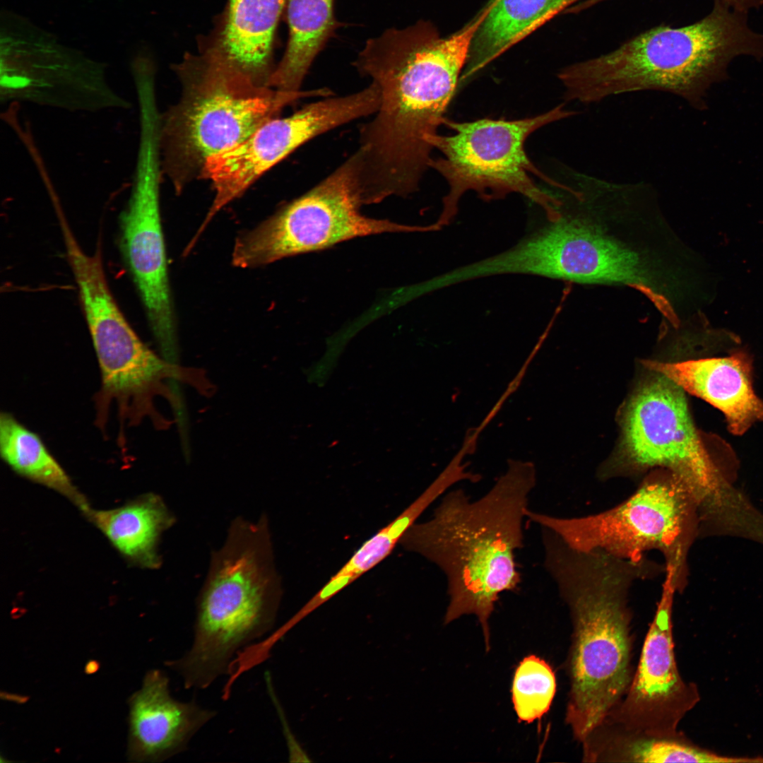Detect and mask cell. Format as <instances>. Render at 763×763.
Here are the masks:
<instances>
[{
	"label": "cell",
	"instance_id": "9a60e30c",
	"mask_svg": "<svg viewBox=\"0 0 763 763\" xmlns=\"http://www.w3.org/2000/svg\"><path fill=\"white\" fill-rule=\"evenodd\" d=\"M0 97L69 112L129 110L131 102L114 90L105 67L55 45H1Z\"/></svg>",
	"mask_w": 763,
	"mask_h": 763
},
{
	"label": "cell",
	"instance_id": "603a6c76",
	"mask_svg": "<svg viewBox=\"0 0 763 763\" xmlns=\"http://www.w3.org/2000/svg\"><path fill=\"white\" fill-rule=\"evenodd\" d=\"M0 455L18 475L49 488L83 512L90 505L36 432L12 414H0Z\"/></svg>",
	"mask_w": 763,
	"mask_h": 763
},
{
	"label": "cell",
	"instance_id": "5b68a950",
	"mask_svg": "<svg viewBox=\"0 0 763 763\" xmlns=\"http://www.w3.org/2000/svg\"><path fill=\"white\" fill-rule=\"evenodd\" d=\"M740 55L763 59V34L752 30L747 13L715 0L704 18L682 27L659 25L616 49L562 69L565 98L584 104L641 90L673 93L698 109L709 88L726 78Z\"/></svg>",
	"mask_w": 763,
	"mask_h": 763
},
{
	"label": "cell",
	"instance_id": "e0dca14e",
	"mask_svg": "<svg viewBox=\"0 0 763 763\" xmlns=\"http://www.w3.org/2000/svg\"><path fill=\"white\" fill-rule=\"evenodd\" d=\"M216 715L195 701L173 698L169 678L153 669L130 699L129 756L131 760L160 762L187 748L195 734Z\"/></svg>",
	"mask_w": 763,
	"mask_h": 763
},
{
	"label": "cell",
	"instance_id": "4fadbf2b",
	"mask_svg": "<svg viewBox=\"0 0 763 763\" xmlns=\"http://www.w3.org/2000/svg\"><path fill=\"white\" fill-rule=\"evenodd\" d=\"M160 141L139 137L130 195L119 215V249L163 357L175 359L176 326L160 208Z\"/></svg>",
	"mask_w": 763,
	"mask_h": 763
},
{
	"label": "cell",
	"instance_id": "d4e9b609",
	"mask_svg": "<svg viewBox=\"0 0 763 763\" xmlns=\"http://www.w3.org/2000/svg\"><path fill=\"white\" fill-rule=\"evenodd\" d=\"M556 690L555 674L543 659L531 655L516 669L511 688L512 702L521 721L531 723L548 712Z\"/></svg>",
	"mask_w": 763,
	"mask_h": 763
},
{
	"label": "cell",
	"instance_id": "4316f807",
	"mask_svg": "<svg viewBox=\"0 0 763 763\" xmlns=\"http://www.w3.org/2000/svg\"><path fill=\"white\" fill-rule=\"evenodd\" d=\"M355 580L354 577L349 574L338 572L334 574L328 582L297 613L278 630L268 637V641L275 645L299 622Z\"/></svg>",
	"mask_w": 763,
	"mask_h": 763
},
{
	"label": "cell",
	"instance_id": "7a4b0ae2",
	"mask_svg": "<svg viewBox=\"0 0 763 763\" xmlns=\"http://www.w3.org/2000/svg\"><path fill=\"white\" fill-rule=\"evenodd\" d=\"M482 11L441 37L429 23L389 29L369 40L355 66L380 93L374 117L360 129L358 181L364 201L378 203L418 190L437 133L466 66Z\"/></svg>",
	"mask_w": 763,
	"mask_h": 763
},
{
	"label": "cell",
	"instance_id": "277c9868",
	"mask_svg": "<svg viewBox=\"0 0 763 763\" xmlns=\"http://www.w3.org/2000/svg\"><path fill=\"white\" fill-rule=\"evenodd\" d=\"M544 567L568 605L574 634L566 720L586 740L604 721L629 681L627 596L633 582L663 567L645 557L632 561L602 550L579 551L559 536H542Z\"/></svg>",
	"mask_w": 763,
	"mask_h": 763
},
{
	"label": "cell",
	"instance_id": "7402d4cb",
	"mask_svg": "<svg viewBox=\"0 0 763 763\" xmlns=\"http://www.w3.org/2000/svg\"><path fill=\"white\" fill-rule=\"evenodd\" d=\"M333 3V0H288V44L271 76L269 87L301 90L312 61L335 28Z\"/></svg>",
	"mask_w": 763,
	"mask_h": 763
},
{
	"label": "cell",
	"instance_id": "ba28073f",
	"mask_svg": "<svg viewBox=\"0 0 763 763\" xmlns=\"http://www.w3.org/2000/svg\"><path fill=\"white\" fill-rule=\"evenodd\" d=\"M622 458L628 469H666L688 491L704 516L733 526L751 507L728 483L691 417L683 390L662 374L636 391L622 420Z\"/></svg>",
	"mask_w": 763,
	"mask_h": 763
},
{
	"label": "cell",
	"instance_id": "8992f818",
	"mask_svg": "<svg viewBox=\"0 0 763 763\" xmlns=\"http://www.w3.org/2000/svg\"><path fill=\"white\" fill-rule=\"evenodd\" d=\"M179 101L161 117L162 171L177 191L201 177L212 156L240 143L281 111L329 88L284 91L260 86L232 67L217 47L189 57L179 68Z\"/></svg>",
	"mask_w": 763,
	"mask_h": 763
},
{
	"label": "cell",
	"instance_id": "6da1fadb",
	"mask_svg": "<svg viewBox=\"0 0 763 763\" xmlns=\"http://www.w3.org/2000/svg\"><path fill=\"white\" fill-rule=\"evenodd\" d=\"M555 216L520 239V274L640 291L664 322L682 320L680 242L655 197L639 186L582 181L567 186Z\"/></svg>",
	"mask_w": 763,
	"mask_h": 763
},
{
	"label": "cell",
	"instance_id": "f1b7e54d",
	"mask_svg": "<svg viewBox=\"0 0 763 763\" xmlns=\"http://www.w3.org/2000/svg\"><path fill=\"white\" fill-rule=\"evenodd\" d=\"M733 9L747 13L754 8L763 6V0H721Z\"/></svg>",
	"mask_w": 763,
	"mask_h": 763
},
{
	"label": "cell",
	"instance_id": "44dd1931",
	"mask_svg": "<svg viewBox=\"0 0 763 763\" xmlns=\"http://www.w3.org/2000/svg\"><path fill=\"white\" fill-rule=\"evenodd\" d=\"M578 0H492L471 44L461 80H468L513 45Z\"/></svg>",
	"mask_w": 763,
	"mask_h": 763
},
{
	"label": "cell",
	"instance_id": "52a82bcc",
	"mask_svg": "<svg viewBox=\"0 0 763 763\" xmlns=\"http://www.w3.org/2000/svg\"><path fill=\"white\" fill-rule=\"evenodd\" d=\"M265 520L237 521L212 559L196 604L185 667L208 680L227 673L240 651L273 627L282 596Z\"/></svg>",
	"mask_w": 763,
	"mask_h": 763
},
{
	"label": "cell",
	"instance_id": "ffe728a7",
	"mask_svg": "<svg viewBox=\"0 0 763 763\" xmlns=\"http://www.w3.org/2000/svg\"><path fill=\"white\" fill-rule=\"evenodd\" d=\"M83 514L131 564L150 569L160 565L159 540L174 517L158 495L146 494L109 509L90 506Z\"/></svg>",
	"mask_w": 763,
	"mask_h": 763
},
{
	"label": "cell",
	"instance_id": "ac0fdd59",
	"mask_svg": "<svg viewBox=\"0 0 763 763\" xmlns=\"http://www.w3.org/2000/svg\"><path fill=\"white\" fill-rule=\"evenodd\" d=\"M644 364L718 409L734 435H743L755 424L763 422V401L753 388L752 362L744 351L678 362Z\"/></svg>",
	"mask_w": 763,
	"mask_h": 763
},
{
	"label": "cell",
	"instance_id": "83f0119b",
	"mask_svg": "<svg viewBox=\"0 0 763 763\" xmlns=\"http://www.w3.org/2000/svg\"><path fill=\"white\" fill-rule=\"evenodd\" d=\"M265 680L269 696L271 697L275 708L276 709V711L278 714V716L283 726L289 752L290 762H310L309 757L307 756L306 752H304V750L301 748L300 745L298 743L295 736L291 733L289 726L286 723L287 721L285 719L283 708L280 706V704L279 703L277 696L276 695V692L272 685L271 674L268 672L265 673Z\"/></svg>",
	"mask_w": 763,
	"mask_h": 763
},
{
	"label": "cell",
	"instance_id": "3957f363",
	"mask_svg": "<svg viewBox=\"0 0 763 763\" xmlns=\"http://www.w3.org/2000/svg\"><path fill=\"white\" fill-rule=\"evenodd\" d=\"M536 483L532 463L509 460L483 496L473 500L462 489L447 492L431 518L415 522L400 540L444 574V622L476 616L487 648L489 619L499 595L521 583L516 553L524 546V521Z\"/></svg>",
	"mask_w": 763,
	"mask_h": 763
},
{
	"label": "cell",
	"instance_id": "30bf717a",
	"mask_svg": "<svg viewBox=\"0 0 763 763\" xmlns=\"http://www.w3.org/2000/svg\"><path fill=\"white\" fill-rule=\"evenodd\" d=\"M697 509L686 488L666 471L648 478L627 499L604 511L567 518L528 509L526 518L579 551L602 550L637 562L648 551L657 550L666 572L681 588Z\"/></svg>",
	"mask_w": 763,
	"mask_h": 763
},
{
	"label": "cell",
	"instance_id": "5bb4252c",
	"mask_svg": "<svg viewBox=\"0 0 763 763\" xmlns=\"http://www.w3.org/2000/svg\"><path fill=\"white\" fill-rule=\"evenodd\" d=\"M86 324L101 374L95 396V424L104 432L110 408L116 407L119 443L123 445L126 427L136 426L147 417L161 424L153 400L166 392L163 381L175 373L173 367L141 341L119 308L101 309Z\"/></svg>",
	"mask_w": 763,
	"mask_h": 763
},
{
	"label": "cell",
	"instance_id": "cb8c5ba5",
	"mask_svg": "<svg viewBox=\"0 0 763 763\" xmlns=\"http://www.w3.org/2000/svg\"><path fill=\"white\" fill-rule=\"evenodd\" d=\"M435 500L434 494L425 490L396 519L366 540L338 572L357 579L374 567L391 554L406 532Z\"/></svg>",
	"mask_w": 763,
	"mask_h": 763
},
{
	"label": "cell",
	"instance_id": "8fae6325",
	"mask_svg": "<svg viewBox=\"0 0 763 763\" xmlns=\"http://www.w3.org/2000/svg\"><path fill=\"white\" fill-rule=\"evenodd\" d=\"M358 160L354 153L325 179L235 241L233 266L254 268L326 249L358 237L385 232L434 231L362 215Z\"/></svg>",
	"mask_w": 763,
	"mask_h": 763
},
{
	"label": "cell",
	"instance_id": "2e32d148",
	"mask_svg": "<svg viewBox=\"0 0 763 763\" xmlns=\"http://www.w3.org/2000/svg\"><path fill=\"white\" fill-rule=\"evenodd\" d=\"M676 591L674 581L665 576L661 598L623 707L634 726L651 733L674 730L699 699L696 687L682 681L675 663L672 608Z\"/></svg>",
	"mask_w": 763,
	"mask_h": 763
},
{
	"label": "cell",
	"instance_id": "d6986e66",
	"mask_svg": "<svg viewBox=\"0 0 763 763\" xmlns=\"http://www.w3.org/2000/svg\"><path fill=\"white\" fill-rule=\"evenodd\" d=\"M285 0H230L221 44L217 47L235 69L268 86L274 31Z\"/></svg>",
	"mask_w": 763,
	"mask_h": 763
},
{
	"label": "cell",
	"instance_id": "9c48e42d",
	"mask_svg": "<svg viewBox=\"0 0 763 763\" xmlns=\"http://www.w3.org/2000/svg\"><path fill=\"white\" fill-rule=\"evenodd\" d=\"M574 114L560 105L543 114L516 120L484 118L461 122L445 118L443 124L454 134L437 133L427 138L429 144L442 153L438 159L432 158L430 167L439 172L449 186L435 224L441 229L453 221L460 200L468 191H474L485 201L517 193L539 206L545 218L554 216L561 199L542 190L531 175L554 187L560 183L531 162L525 143L537 129Z\"/></svg>",
	"mask_w": 763,
	"mask_h": 763
},
{
	"label": "cell",
	"instance_id": "7c38bea8",
	"mask_svg": "<svg viewBox=\"0 0 763 763\" xmlns=\"http://www.w3.org/2000/svg\"><path fill=\"white\" fill-rule=\"evenodd\" d=\"M379 102V90L372 83L352 94L326 97L288 117L269 120L240 143L210 158L201 178L211 182L215 196L198 232L201 234L218 211L296 148L338 126L374 114Z\"/></svg>",
	"mask_w": 763,
	"mask_h": 763
},
{
	"label": "cell",
	"instance_id": "484cf974",
	"mask_svg": "<svg viewBox=\"0 0 763 763\" xmlns=\"http://www.w3.org/2000/svg\"><path fill=\"white\" fill-rule=\"evenodd\" d=\"M627 757L639 762H752V757H728L692 745L667 740H639L629 745Z\"/></svg>",
	"mask_w": 763,
	"mask_h": 763
}]
</instances>
